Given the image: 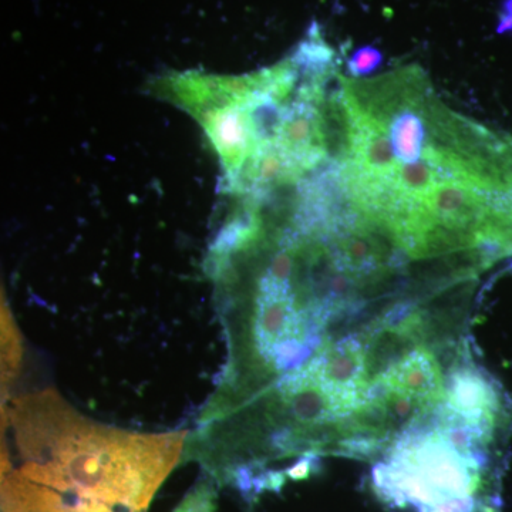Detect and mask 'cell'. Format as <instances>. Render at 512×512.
I'll return each instance as SVG.
<instances>
[{"label":"cell","instance_id":"cell-1","mask_svg":"<svg viewBox=\"0 0 512 512\" xmlns=\"http://www.w3.org/2000/svg\"><path fill=\"white\" fill-rule=\"evenodd\" d=\"M336 168L350 207L409 261L440 262L512 194V137L463 116L419 66L360 84L339 106Z\"/></svg>","mask_w":512,"mask_h":512},{"label":"cell","instance_id":"cell-2","mask_svg":"<svg viewBox=\"0 0 512 512\" xmlns=\"http://www.w3.org/2000/svg\"><path fill=\"white\" fill-rule=\"evenodd\" d=\"M9 426L25 466L20 473L64 494L144 512L184 456L188 434L137 433L77 412L55 390L20 397Z\"/></svg>","mask_w":512,"mask_h":512},{"label":"cell","instance_id":"cell-3","mask_svg":"<svg viewBox=\"0 0 512 512\" xmlns=\"http://www.w3.org/2000/svg\"><path fill=\"white\" fill-rule=\"evenodd\" d=\"M511 424L447 386L443 402L376 458L377 497L402 512H498L494 458Z\"/></svg>","mask_w":512,"mask_h":512},{"label":"cell","instance_id":"cell-4","mask_svg":"<svg viewBox=\"0 0 512 512\" xmlns=\"http://www.w3.org/2000/svg\"><path fill=\"white\" fill-rule=\"evenodd\" d=\"M23 345L18 325L10 311L5 291L0 285V406L22 365Z\"/></svg>","mask_w":512,"mask_h":512},{"label":"cell","instance_id":"cell-5","mask_svg":"<svg viewBox=\"0 0 512 512\" xmlns=\"http://www.w3.org/2000/svg\"><path fill=\"white\" fill-rule=\"evenodd\" d=\"M215 491L210 483H200L181 501L174 512H215Z\"/></svg>","mask_w":512,"mask_h":512},{"label":"cell","instance_id":"cell-6","mask_svg":"<svg viewBox=\"0 0 512 512\" xmlns=\"http://www.w3.org/2000/svg\"><path fill=\"white\" fill-rule=\"evenodd\" d=\"M383 57L377 50L372 47H365V49L357 50L355 55L350 57L348 62V69L352 77L355 79H363L373 72H376L382 66Z\"/></svg>","mask_w":512,"mask_h":512},{"label":"cell","instance_id":"cell-7","mask_svg":"<svg viewBox=\"0 0 512 512\" xmlns=\"http://www.w3.org/2000/svg\"><path fill=\"white\" fill-rule=\"evenodd\" d=\"M9 429V406H0V484L10 470L9 450L6 444V431Z\"/></svg>","mask_w":512,"mask_h":512}]
</instances>
